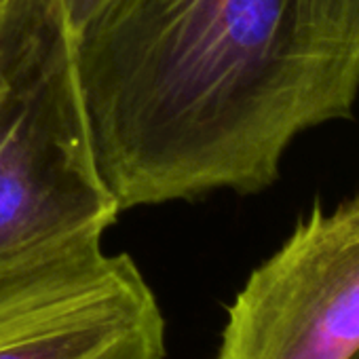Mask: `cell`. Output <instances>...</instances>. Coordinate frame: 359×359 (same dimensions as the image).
<instances>
[{
  "instance_id": "6da1fadb",
  "label": "cell",
  "mask_w": 359,
  "mask_h": 359,
  "mask_svg": "<svg viewBox=\"0 0 359 359\" xmlns=\"http://www.w3.org/2000/svg\"><path fill=\"white\" fill-rule=\"evenodd\" d=\"M74 55L121 212L248 195L302 131L353 116L359 0H104Z\"/></svg>"
},
{
  "instance_id": "5b68a950",
  "label": "cell",
  "mask_w": 359,
  "mask_h": 359,
  "mask_svg": "<svg viewBox=\"0 0 359 359\" xmlns=\"http://www.w3.org/2000/svg\"><path fill=\"white\" fill-rule=\"evenodd\" d=\"M102 3H104V0H62L66 22H68L74 36L87 26V22L100 9Z\"/></svg>"
},
{
  "instance_id": "277c9868",
  "label": "cell",
  "mask_w": 359,
  "mask_h": 359,
  "mask_svg": "<svg viewBox=\"0 0 359 359\" xmlns=\"http://www.w3.org/2000/svg\"><path fill=\"white\" fill-rule=\"evenodd\" d=\"M0 359H165L163 311L127 254L91 243L0 279Z\"/></svg>"
},
{
  "instance_id": "7a4b0ae2",
  "label": "cell",
  "mask_w": 359,
  "mask_h": 359,
  "mask_svg": "<svg viewBox=\"0 0 359 359\" xmlns=\"http://www.w3.org/2000/svg\"><path fill=\"white\" fill-rule=\"evenodd\" d=\"M118 214L62 0H0V279L102 243Z\"/></svg>"
},
{
  "instance_id": "3957f363",
  "label": "cell",
  "mask_w": 359,
  "mask_h": 359,
  "mask_svg": "<svg viewBox=\"0 0 359 359\" xmlns=\"http://www.w3.org/2000/svg\"><path fill=\"white\" fill-rule=\"evenodd\" d=\"M359 351V195L319 203L252 271L214 359H351Z\"/></svg>"
},
{
  "instance_id": "8992f818",
  "label": "cell",
  "mask_w": 359,
  "mask_h": 359,
  "mask_svg": "<svg viewBox=\"0 0 359 359\" xmlns=\"http://www.w3.org/2000/svg\"><path fill=\"white\" fill-rule=\"evenodd\" d=\"M351 359H359V351H357V353H355V355H353Z\"/></svg>"
}]
</instances>
